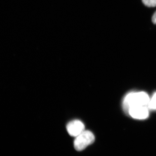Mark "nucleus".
Wrapping results in <instances>:
<instances>
[{
    "mask_svg": "<svg viewBox=\"0 0 156 156\" xmlns=\"http://www.w3.org/2000/svg\"><path fill=\"white\" fill-rule=\"evenodd\" d=\"M148 95L145 92H131L125 98L124 108L126 112H128L130 108L134 106H147L149 102Z\"/></svg>",
    "mask_w": 156,
    "mask_h": 156,
    "instance_id": "nucleus-1",
    "label": "nucleus"
},
{
    "mask_svg": "<svg viewBox=\"0 0 156 156\" xmlns=\"http://www.w3.org/2000/svg\"><path fill=\"white\" fill-rule=\"evenodd\" d=\"M95 140L94 134L91 131L85 130L76 136L74 141V147L76 151H81L92 144Z\"/></svg>",
    "mask_w": 156,
    "mask_h": 156,
    "instance_id": "nucleus-2",
    "label": "nucleus"
},
{
    "mask_svg": "<svg viewBox=\"0 0 156 156\" xmlns=\"http://www.w3.org/2000/svg\"><path fill=\"white\" fill-rule=\"evenodd\" d=\"M66 129L71 136L76 137L85 131V126L80 120H74L68 123Z\"/></svg>",
    "mask_w": 156,
    "mask_h": 156,
    "instance_id": "nucleus-3",
    "label": "nucleus"
},
{
    "mask_svg": "<svg viewBox=\"0 0 156 156\" xmlns=\"http://www.w3.org/2000/svg\"><path fill=\"white\" fill-rule=\"evenodd\" d=\"M128 113L134 119H144L148 117L149 108L145 106L132 107L128 110Z\"/></svg>",
    "mask_w": 156,
    "mask_h": 156,
    "instance_id": "nucleus-4",
    "label": "nucleus"
},
{
    "mask_svg": "<svg viewBox=\"0 0 156 156\" xmlns=\"http://www.w3.org/2000/svg\"><path fill=\"white\" fill-rule=\"evenodd\" d=\"M148 108L151 109L156 110V92L153 95L148 105Z\"/></svg>",
    "mask_w": 156,
    "mask_h": 156,
    "instance_id": "nucleus-5",
    "label": "nucleus"
},
{
    "mask_svg": "<svg viewBox=\"0 0 156 156\" xmlns=\"http://www.w3.org/2000/svg\"><path fill=\"white\" fill-rule=\"evenodd\" d=\"M142 2L148 7H156V0H142Z\"/></svg>",
    "mask_w": 156,
    "mask_h": 156,
    "instance_id": "nucleus-6",
    "label": "nucleus"
},
{
    "mask_svg": "<svg viewBox=\"0 0 156 156\" xmlns=\"http://www.w3.org/2000/svg\"><path fill=\"white\" fill-rule=\"evenodd\" d=\"M152 21L154 24L156 25V11L153 15L152 17Z\"/></svg>",
    "mask_w": 156,
    "mask_h": 156,
    "instance_id": "nucleus-7",
    "label": "nucleus"
}]
</instances>
